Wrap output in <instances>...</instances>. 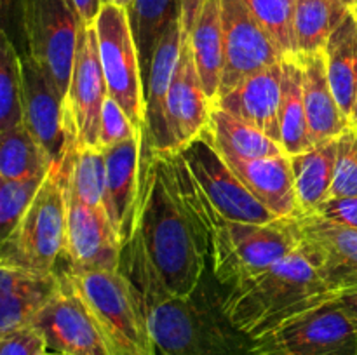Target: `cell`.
Masks as SVG:
<instances>
[{
  "label": "cell",
  "instance_id": "cell-1",
  "mask_svg": "<svg viewBox=\"0 0 357 355\" xmlns=\"http://www.w3.org/2000/svg\"><path fill=\"white\" fill-rule=\"evenodd\" d=\"M169 166L174 187L209 258L216 281L227 289L250 281L298 249L291 218L267 225L234 221L206 197L180 153H160Z\"/></svg>",
  "mask_w": 357,
  "mask_h": 355
},
{
  "label": "cell",
  "instance_id": "cell-2",
  "mask_svg": "<svg viewBox=\"0 0 357 355\" xmlns=\"http://www.w3.org/2000/svg\"><path fill=\"white\" fill-rule=\"evenodd\" d=\"M136 233L167 287L178 296H194L208 256L166 159L153 152L143 132Z\"/></svg>",
  "mask_w": 357,
  "mask_h": 355
},
{
  "label": "cell",
  "instance_id": "cell-3",
  "mask_svg": "<svg viewBox=\"0 0 357 355\" xmlns=\"http://www.w3.org/2000/svg\"><path fill=\"white\" fill-rule=\"evenodd\" d=\"M121 271L142 298L150 333L160 355H241L250 338L216 322L194 296L171 291L135 233L122 249Z\"/></svg>",
  "mask_w": 357,
  "mask_h": 355
},
{
  "label": "cell",
  "instance_id": "cell-4",
  "mask_svg": "<svg viewBox=\"0 0 357 355\" xmlns=\"http://www.w3.org/2000/svg\"><path fill=\"white\" fill-rule=\"evenodd\" d=\"M337 296L314 261L296 249L250 281L230 287L220 303V313L237 333L257 340Z\"/></svg>",
  "mask_w": 357,
  "mask_h": 355
},
{
  "label": "cell",
  "instance_id": "cell-5",
  "mask_svg": "<svg viewBox=\"0 0 357 355\" xmlns=\"http://www.w3.org/2000/svg\"><path fill=\"white\" fill-rule=\"evenodd\" d=\"M65 271L89 306L112 355H157L142 298L121 268Z\"/></svg>",
  "mask_w": 357,
  "mask_h": 355
},
{
  "label": "cell",
  "instance_id": "cell-6",
  "mask_svg": "<svg viewBox=\"0 0 357 355\" xmlns=\"http://www.w3.org/2000/svg\"><path fill=\"white\" fill-rule=\"evenodd\" d=\"M65 173L52 164L21 221L0 244V261L35 275H54L65 253Z\"/></svg>",
  "mask_w": 357,
  "mask_h": 355
},
{
  "label": "cell",
  "instance_id": "cell-7",
  "mask_svg": "<svg viewBox=\"0 0 357 355\" xmlns=\"http://www.w3.org/2000/svg\"><path fill=\"white\" fill-rule=\"evenodd\" d=\"M82 23L68 0H23L21 31L26 54L66 100Z\"/></svg>",
  "mask_w": 357,
  "mask_h": 355
},
{
  "label": "cell",
  "instance_id": "cell-8",
  "mask_svg": "<svg viewBox=\"0 0 357 355\" xmlns=\"http://www.w3.org/2000/svg\"><path fill=\"white\" fill-rule=\"evenodd\" d=\"M241 355H357V329L337 299L250 340Z\"/></svg>",
  "mask_w": 357,
  "mask_h": 355
},
{
  "label": "cell",
  "instance_id": "cell-9",
  "mask_svg": "<svg viewBox=\"0 0 357 355\" xmlns=\"http://www.w3.org/2000/svg\"><path fill=\"white\" fill-rule=\"evenodd\" d=\"M108 96L114 97L138 132L145 127V86L138 51L124 7L105 2L94 21Z\"/></svg>",
  "mask_w": 357,
  "mask_h": 355
},
{
  "label": "cell",
  "instance_id": "cell-10",
  "mask_svg": "<svg viewBox=\"0 0 357 355\" xmlns=\"http://www.w3.org/2000/svg\"><path fill=\"white\" fill-rule=\"evenodd\" d=\"M30 326L45 343V350L61 355H112L96 319L65 270Z\"/></svg>",
  "mask_w": 357,
  "mask_h": 355
},
{
  "label": "cell",
  "instance_id": "cell-11",
  "mask_svg": "<svg viewBox=\"0 0 357 355\" xmlns=\"http://www.w3.org/2000/svg\"><path fill=\"white\" fill-rule=\"evenodd\" d=\"M190 173L201 184L211 204L234 221L267 225L275 221V216L264 207L251 191L241 183L229 164L223 160L204 134L188 143L178 152Z\"/></svg>",
  "mask_w": 357,
  "mask_h": 355
},
{
  "label": "cell",
  "instance_id": "cell-12",
  "mask_svg": "<svg viewBox=\"0 0 357 355\" xmlns=\"http://www.w3.org/2000/svg\"><path fill=\"white\" fill-rule=\"evenodd\" d=\"M222 28L225 65L220 96L246 77L279 65L284 59L281 49L255 19L243 0H222Z\"/></svg>",
  "mask_w": 357,
  "mask_h": 355
},
{
  "label": "cell",
  "instance_id": "cell-13",
  "mask_svg": "<svg viewBox=\"0 0 357 355\" xmlns=\"http://www.w3.org/2000/svg\"><path fill=\"white\" fill-rule=\"evenodd\" d=\"M65 253L72 270L114 271L121 268L122 246L103 205H89L66 191Z\"/></svg>",
  "mask_w": 357,
  "mask_h": 355
},
{
  "label": "cell",
  "instance_id": "cell-14",
  "mask_svg": "<svg viewBox=\"0 0 357 355\" xmlns=\"http://www.w3.org/2000/svg\"><path fill=\"white\" fill-rule=\"evenodd\" d=\"M21 77L24 127L42 146L51 164H59L65 157L70 138L75 132L66 111L65 97L28 54L21 56Z\"/></svg>",
  "mask_w": 357,
  "mask_h": 355
},
{
  "label": "cell",
  "instance_id": "cell-15",
  "mask_svg": "<svg viewBox=\"0 0 357 355\" xmlns=\"http://www.w3.org/2000/svg\"><path fill=\"white\" fill-rule=\"evenodd\" d=\"M108 97L94 24H82L66 93V111L80 146H98L101 110Z\"/></svg>",
  "mask_w": 357,
  "mask_h": 355
},
{
  "label": "cell",
  "instance_id": "cell-16",
  "mask_svg": "<svg viewBox=\"0 0 357 355\" xmlns=\"http://www.w3.org/2000/svg\"><path fill=\"white\" fill-rule=\"evenodd\" d=\"M298 249L314 261L333 291L357 287V230L317 214L291 218Z\"/></svg>",
  "mask_w": 357,
  "mask_h": 355
},
{
  "label": "cell",
  "instance_id": "cell-17",
  "mask_svg": "<svg viewBox=\"0 0 357 355\" xmlns=\"http://www.w3.org/2000/svg\"><path fill=\"white\" fill-rule=\"evenodd\" d=\"M103 153L107 166L103 207L117 230L122 246H126L136 233L142 132L119 145L105 148Z\"/></svg>",
  "mask_w": 357,
  "mask_h": 355
},
{
  "label": "cell",
  "instance_id": "cell-18",
  "mask_svg": "<svg viewBox=\"0 0 357 355\" xmlns=\"http://www.w3.org/2000/svg\"><path fill=\"white\" fill-rule=\"evenodd\" d=\"M211 106L213 103L202 89L190 44L183 38L167 94V125L173 139V153L183 150L204 132Z\"/></svg>",
  "mask_w": 357,
  "mask_h": 355
},
{
  "label": "cell",
  "instance_id": "cell-19",
  "mask_svg": "<svg viewBox=\"0 0 357 355\" xmlns=\"http://www.w3.org/2000/svg\"><path fill=\"white\" fill-rule=\"evenodd\" d=\"M281 89L282 61L241 80L229 93L222 94L215 104L279 143Z\"/></svg>",
  "mask_w": 357,
  "mask_h": 355
},
{
  "label": "cell",
  "instance_id": "cell-20",
  "mask_svg": "<svg viewBox=\"0 0 357 355\" xmlns=\"http://www.w3.org/2000/svg\"><path fill=\"white\" fill-rule=\"evenodd\" d=\"M183 45L180 17L173 19L157 45L149 82L145 87V127L142 132L157 153H173L169 125H167V94L173 80L174 66Z\"/></svg>",
  "mask_w": 357,
  "mask_h": 355
},
{
  "label": "cell",
  "instance_id": "cell-21",
  "mask_svg": "<svg viewBox=\"0 0 357 355\" xmlns=\"http://www.w3.org/2000/svg\"><path fill=\"white\" fill-rule=\"evenodd\" d=\"M241 183L278 219L302 216L288 153L255 160L223 159Z\"/></svg>",
  "mask_w": 357,
  "mask_h": 355
},
{
  "label": "cell",
  "instance_id": "cell-22",
  "mask_svg": "<svg viewBox=\"0 0 357 355\" xmlns=\"http://www.w3.org/2000/svg\"><path fill=\"white\" fill-rule=\"evenodd\" d=\"M298 56L302 66V89L309 132L314 145L338 138L351 125L330 86L324 51Z\"/></svg>",
  "mask_w": 357,
  "mask_h": 355
},
{
  "label": "cell",
  "instance_id": "cell-23",
  "mask_svg": "<svg viewBox=\"0 0 357 355\" xmlns=\"http://www.w3.org/2000/svg\"><path fill=\"white\" fill-rule=\"evenodd\" d=\"M202 134L223 159L255 160L286 153L275 139L213 104Z\"/></svg>",
  "mask_w": 357,
  "mask_h": 355
},
{
  "label": "cell",
  "instance_id": "cell-24",
  "mask_svg": "<svg viewBox=\"0 0 357 355\" xmlns=\"http://www.w3.org/2000/svg\"><path fill=\"white\" fill-rule=\"evenodd\" d=\"M185 38V37H183ZM194 56L195 68L201 79L202 89L213 104L216 103L222 87L223 65V28H222V0H208L195 23L192 33L187 37Z\"/></svg>",
  "mask_w": 357,
  "mask_h": 355
},
{
  "label": "cell",
  "instance_id": "cell-25",
  "mask_svg": "<svg viewBox=\"0 0 357 355\" xmlns=\"http://www.w3.org/2000/svg\"><path fill=\"white\" fill-rule=\"evenodd\" d=\"M338 138L316 143L312 148L289 155L295 176V190L302 214H314L331 195L337 164Z\"/></svg>",
  "mask_w": 357,
  "mask_h": 355
},
{
  "label": "cell",
  "instance_id": "cell-26",
  "mask_svg": "<svg viewBox=\"0 0 357 355\" xmlns=\"http://www.w3.org/2000/svg\"><path fill=\"white\" fill-rule=\"evenodd\" d=\"M330 86L351 122L357 93V19L349 10L324 47Z\"/></svg>",
  "mask_w": 357,
  "mask_h": 355
},
{
  "label": "cell",
  "instance_id": "cell-27",
  "mask_svg": "<svg viewBox=\"0 0 357 355\" xmlns=\"http://www.w3.org/2000/svg\"><path fill=\"white\" fill-rule=\"evenodd\" d=\"M126 13L146 87L157 45L173 19L180 17V0H131Z\"/></svg>",
  "mask_w": 357,
  "mask_h": 355
},
{
  "label": "cell",
  "instance_id": "cell-28",
  "mask_svg": "<svg viewBox=\"0 0 357 355\" xmlns=\"http://www.w3.org/2000/svg\"><path fill=\"white\" fill-rule=\"evenodd\" d=\"M281 143L288 155L302 153L312 148L314 141L309 132L305 103L302 89V66L298 56L289 54L282 59L281 89Z\"/></svg>",
  "mask_w": 357,
  "mask_h": 355
},
{
  "label": "cell",
  "instance_id": "cell-29",
  "mask_svg": "<svg viewBox=\"0 0 357 355\" xmlns=\"http://www.w3.org/2000/svg\"><path fill=\"white\" fill-rule=\"evenodd\" d=\"M65 173V188L89 205H103L105 195V153L98 146H80L73 132L65 157L56 164Z\"/></svg>",
  "mask_w": 357,
  "mask_h": 355
},
{
  "label": "cell",
  "instance_id": "cell-30",
  "mask_svg": "<svg viewBox=\"0 0 357 355\" xmlns=\"http://www.w3.org/2000/svg\"><path fill=\"white\" fill-rule=\"evenodd\" d=\"M51 166L23 122L0 131V176L14 181L44 180Z\"/></svg>",
  "mask_w": 357,
  "mask_h": 355
},
{
  "label": "cell",
  "instance_id": "cell-31",
  "mask_svg": "<svg viewBox=\"0 0 357 355\" xmlns=\"http://www.w3.org/2000/svg\"><path fill=\"white\" fill-rule=\"evenodd\" d=\"M347 14L349 9L338 0H295L296 54L324 51L331 33Z\"/></svg>",
  "mask_w": 357,
  "mask_h": 355
},
{
  "label": "cell",
  "instance_id": "cell-32",
  "mask_svg": "<svg viewBox=\"0 0 357 355\" xmlns=\"http://www.w3.org/2000/svg\"><path fill=\"white\" fill-rule=\"evenodd\" d=\"M21 56L13 37L0 28V131L23 122Z\"/></svg>",
  "mask_w": 357,
  "mask_h": 355
},
{
  "label": "cell",
  "instance_id": "cell-33",
  "mask_svg": "<svg viewBox=\"0 0 357 355\" xmlns=\"http://www.w3.org/2000/svg\"><path fill=\"white\" fill-rule=\"evenodd\" d=\"M260 26L271 35L282 54H296L295 44V0H243Z\"/></svg>",
  "mask_w": 357,
  "mask_h": 355
},
{
  "label": "cell",
  "instance_id": "cell-34",
  "mask_svg": "<svg viewBox=\"0 0 357 355\" xmlns=\"http://www.w3.org/2000/svg\"><path fill=\"white\" fill-rule=\"evenodd\" d=\"M42 181H14L0 176V244L14 232Z\"/></svg>",
  "mask_w": 357,
  "mask_h": 355
},
{
  "label": "cell",
  "instance_id": "cell-35",
  "mask_svg": "<svg viewBox=\"0 0 357 355\" xmlns=\"http://www.w3.org/2000/svg\"><path fill=\"white\" fill-rule=\"evenodd\" d=\"M357 195V127L349 125L337 145L333 184L330 197H354Z\"/></svg>",
  "mask_w": 357,
  "mask_h": 355
},
{
  "label": "cell",
  "instance_id": "cell-36",
  "mask_svg": "<svg viewBox=\"0 0 357 355\" xmlns=\"http://www.w3.org/2000/svg\"><path fill=\"white\" fill-rule=\"evenodd\" d=\"M139 134L138 129L132 125L126 111L122 110L121 104L108 96L105 100L103 110H101V120H100V131H98V148L105 150L110 146L119 145V143L126 141V139L135 138Z\"/></svg>",
  "mask_w": 357,
  "mask_h": 355
},
{
  "label": "cell",
  "instance_id": "cell-37",
  "mask_svg": "<svg viewBox=\"0 0 357 355\" xmlns=\"http://www.w3.org/2000/svg\"><path fill=\"white\" fill-rule=\"evenodd\" d=\"M45 343L31 326L0 334V355H40Z\"/></svg>",
  "mask_w": 357,
  "mask_h": 355
},
{
  "label": "cell",
  "instance_id": "cell-38",
  "mask_svg": "<svg viewBox=\"0 0 357 355\" xmlns=\"http://www.w3.org/2000/svg\"><path fill=\"white\" fill-rule=\"evenodd\" d=\"M314 214L326 221L357 230V195L354 197H330L317 207Z\"/></svg>",
  "mask_w": 357,
  "mask_h": 355
},
{
  "label": "cell",
  "instance_id": "cell-39",
  "mask_svg": "<svg viewBox=\"0 0 357 355\" xmlns=\"http://www.w3.org/2000/svg\"><path fill=\"white\" fill-rule=\"evenodd\" d=\"M40 278H44V275L30 274V271H24L21 268L10 267V265H6L0 261V301L7 299L9 296L16 294L21 289L35 284Z\"/></svg>",
  "mask_w": 357,
  "mask_h": 355
},
{
  "label": "cell",
  "instance_id": "cell-40",
  "mask_svg": "<svg viewBox=\"0 0 357 355\" xmlns=\"http://www.w3.org/2000/svg\"><path fill=\"white\" fill-rule=\"evenodd\" d=\"M208 0H180V21L183 37L187 38L194 30L199 16L202 13V7Z\"/></svg>",
  "mask_w": 357,
  "mask_h": 355
},
{
  "label": "cell",
  "instance_id": "cell-41",
  "mask_svg": "<svg viewBox=\"0 0 357 355\" xmlns=\"http://www.w3.org/2000/svg\"><path fill=\"white\" fill-rule=\"evenodd\" d=\"M21 3L23 0H0V28L9 35L14 26L21 28Z\"/></svg>",
  "mask_w": 357,
  "mask_h": 355
},
{
  "label": "cell",
  "instance_id": "cell-42",
  "mask_svg": "<svg viewBox=\"0 0 357 355\" xmlns=\"http://www.w3.org/2000/svg\"><path fill=\"white\" fill-rule=\"evenodd\" d=\"M72 9L75 10L77 17L82 24H94L98 14H100L103 0H68Z\"/></svg>",
  "mask_w": 357,
  "mask_h": 355
},
{
  "label": "cell",
  "instance_id": "cell-43",
  "mask_svg": "<svg viewBox=\"0 0 357 355\" xmlns=\"http://www.w3.org/2000/svg\"><path fill=\"white\" fill-rule=\"evenodd\" d=\"M337 301L342 306V310L347 313V317L352 320V324H354L357 329V287L342 291L337 296Z\"/></svg>",
  "mask_w": 357,
  "mask_h": 355
},
{
  "label": "cell",
  "instance_id": "cell-44",
  "mask_svg": "<svg viewBox=\"0 0 357 355\" xmlns=\"http://www.w3.org/2000/svg\"><path fill=\"white\" fill-rule=\"evenodd\" d=\"M105 2H110V3H115V6H121V7H128L129 6V2H131V0H103V3Z\"/></svg>",
  "mask_w": 357,
  "mask_h": 355
},
{
  "label": "cell",
  "instance_id": "cell-45",
  "mask_svg": "<svg viewBox=\"0 0 357 355\" xmlns=\"http://www.w3.org/2000/svg\"><path fill=\"white\" fill-rule=\"evenodd\" d=\"M351 125H356V127H357V93H356L354 110H352V115H351Z\"/></svg>",
  "mask_w": 357,
  "mask_h": 355
},
{
  "label": "cell",
  "instance_id": "cell-46",
  "mask_svg": "<svg viewBox=\"0 0 357 355\" xmlns=\"http://www.w3.org/2000/svg\"><path fill=\"white\" fill-rule=\"evenodd\" d=\"M338 2H340V3H344V6L347 7L349 10H351V9H352V6H354V2H356V0H338Z\"/></svg>",
  "mask_w": 357,
  "mask_h": 355
},
{
  "label": "cell",
  "instance_id": "cell-47",
  "mask_svg": "<svg viewBox=\"0 0 357 355\" xmlns=\"http://www.w3.org/2000/svg\"><path fill=\"white\" fill-rule=\"evenodd\" d=\"M351 14H352V16H354L356 19H357V0H356V2H354V6H352V9H351Z\"/></svg>",
  "mask_w": 357,
  "mask_h": 355
},
{
  "label": "cell",
  "instance_id": "cell-48",
  "mask_svg": "<svg viewBox=\"0 0 357 355\" xmlns=\"http://www.w3.org/2000/svg\"><path fill=\"white\" fill-rule=\"evenodd\" d=\"M40 355H61V354H58V352H51V350H44L42 352Z\"/></svg>",
  "mask_w": 357,
  "mask_h": 355
}]
</instances>
